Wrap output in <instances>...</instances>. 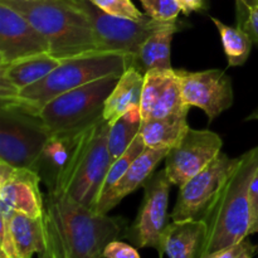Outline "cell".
<instances>
[{
  "label": "cell",
  "mask_w": 258,
  "mask_h": 258,
  "mask_svg": "<svg viewBox=\"0 0 258 258\" xmlns=\"http://www.w3.org/2000/svg\"><path fill=\"white\" fill-rule=\"evenodd\" d=\"M207 236L203 219L171 221L161 237V253L169 258H201Z\"/></svg>",
  "instance_id": "18"
},
{
  "label": "cell",
  "mask_w": 258,
  "mask_h": 258,
  "mask_svg": "<svg viewBox=\"0 0 258 258\" xmlns=\"http://www.w3.org/2000/svg\"><path fill=\"white\" fill-rule=\"evenodd\" d=\"M120 77L100 78L57 96L38 116L50 134L81 131L103 117V106Z\"/></svg>",
  "instance_id": "6"
},
{
  "label": "cell",
  "mask_w": 258,
  "mask_h": 258,
  "mask_svg": "<svg viewBox=\"0 0 258 258\" xmlns=\"http://www.w3.org/2000/svg\"><path fill=\"white\" fill-rule=\"evenodd\" d=\"M144 76L140 102L143 121L188 112L190 107L184 102L180 80L174 68L149 71Z\"/></svg>",
  "instance_id": "15"
},
{
  "label": "cell",
  "mask_w": 258,
  "mask_h": 258,
  "mask_svg": "<svg viewBox=\"0 0 258 258\" xmlns=\"http://www.w3.org/2000/svg\"><path fill=\"white\" fill-rule=\"evenodd\" d=\"M258 166V146L237 158L203 219L207 236L202 257L239 243L249 236V186Z\"/></svg>",
  "instance_id": "2"
},
{
  "label": "cell",
  "mask_w": 258,
  "mask_h": 258,
  "mask_svg": "<svg viewBox=\"0 0 258 258\" xmlns=\"http://www.w3.org/2000/svg\"><path fill=\"white\" fill-rule=\"evenodd\" d=\"M257 251V247L252 244L248 239H243L239 243L233 244L231 247L217 251L214 253L207 254L201 258H253Z\"/></svg>",
  "instance_id": "30"
},
{
  "label": "cell",
  "mask_w": 258,
  "mask_h": 258,
  "mask_svg": "<svg viewBox=\"0 0 258 258\" xmlns=\"http://www.w3.org/2000/svg\"><path fill=\"white\" fill-rule=\"evenodd\" d=\"M40 181L37 171L0 161V213L20 212L33 218H43L45 197L40 190Z\"/></svg>",
  "instance_id": "13"
},
{
  "label": "cell",
  "mask_w": 258,
  "mask_h": 258,
  "mask_svg": "<svg viewBox=\"0 0 258 258\" xmlns=\"http://www.w3.org/2000/svg\"><path fill=\"white\" fill-rule=\"evenodd\" d=\"M248 2H251V0H236L237 9H239V8H243Z\"/></svg>",
  "instance_id": "35"
},
{
  "label": "cell",
  "mask_w": 258,
  "mask_h": 258,
  "mask_svg": "<svg viewBox=\"0 0 258 258\" xmlns=\"http://www.w3.org/2000/svg\"><path fill=\"white\" fill-rule=\"evenodd\" d=\"M93 5L107 14L127 19L141 20L146 14H143L131 0H90Z\"/></svg>",
  "instance_id": "28"
},
{
  "label": "cell",
  "mask_w": 258,
  "mask_h": 258,
  "mask_svg": "<svg viewBox=\"0 0 258 258\" xmlns=\"http://www.w3.org/2000/svg\"><path fill=\"white\" fill-rule=\"evenodd\" d=\"M145 76L130 66L118 78L103 106V118L112 123L122 115L140 107Z\"/></svg>",
  "instance_id": "20"
},
{
  "label": "cell",
  "mask_w": 258,
  "mask_h": 258,
  "mask_svg": "<svg viewBox=\"0 0 258 258\" xmlns=\"http://www.w3.org/2000/svg\"><path fill=\"white\" fill-rule=\"evenodd\" d=\"M110 122L101 117L86 127L77 150L54 190L66 194L77 203L95 209L103 180L112 164L108 149Z\"/></svg>",
  "instance_id": "5"
},
{
  "label": "cell",
  "mask_w": 258,
  "mask_h": 258,
  "mask_svg": "<svg viewBox=\"0 0 258 258\" xmlns=\"http://www.w3.org/2000/svg\"><path fill=\"white\" fill-rule=\"evenodd\" d=\"M237 23L252 42L258 44V0H251L243 8L237 9Z\"/></svg>",
  "instance_id": "29"
},
{
  "label": "cell",
  "mask_w": 258,
  "mask_h": 258,
  "mask_svg": "<svg viewBox=\"0 0 258 258\" xmlns=\"http://www.w3.org/2000/svg\"><path fill=\"white\" fill-rule=\"evenodd\" d=\"M169 150L170 149L168 148H145V150L134 160L125 175L111 189L110 193L96 204L93 211L101 214H107L112 211L122 199L145 184V181L153 175L159 163L165 160Z\"/></svg>",
  "instance_id": "16"
},
{
  "label": "cell",
  "mask_w": 258,
  "mask_h": 258,
  "mask_svg": "<svg viewBox=\"0 0 258 258\" xmlns=\"http://www.w3.org/2000/svg\"><path fill=\"white\" fill-rule=\"evenodd\" d=\"M141 123H143V117H141L140 107L128 111L110 123L107 141L112 160L122 155L138 138L140 134Z\"/></svg>",
  "instance_id": "25"
},
{
  "label": "cell",
  "mask_w": 258,
  "mask_h": 258,
  "mask_svg": "<svg viewBox=\"0 0 258 258\" xmlns=\"http://www.w3.org/2000/svg\"><path fill=\"white\" fill-rule=\"evenodd\" d=\"M181 86L183 100L188 107H198L209 121L233 105V86L231 77L222 70L189 72L175 70Z\"/></svg>",
  "instance_id": "12"
},
{
  "label": "cell",
  "mask_w": 258,
  "mask_h": 258,
  "mask_svg": "<svg viewBox=\"0 0 258 258\" xmlns=\"http://www.w3.org/2000/svg\"><path fill=\"white\" fill-rule=\"evenodd\" d=\"M24 15L59 59L101 52L87 15L72 0H0Z\"/></svg>",
  "instance_id": "3"
},
{
  "label": "cell",
  "mask_w": 258,
  "mask_h": 258,
  "mask_svg": "<svg viewBox=\"0 0 258 258\" xmlns=\"http://www.w3.org/2000/svg\"><path fill=\"white\" fill-rule=\"evenodd\" d=\"M83 130L50 134L38 159L35 171L40 175L48 191L54 190L58 181L71 164Z\"/></svg>",
  "instance_id": "17"
},
{
  "label": "cell",
  "mask_w": 258,
  "mask_h": 258,
  "mask_svg": "<svg viewBox=\"0 0 258 258\" xmlns=\"http://www.w3.org/2000/svg\"><path fill=\"white\" fill-rule=\"evenodd\" d=\"M171 181L165 169L153 174L144 184L140 211L128 229L127 238L139 248L156 249L161 253V237L168 226V206Z\"/></svg>",
  "instance_id": "9"
},
{
  "label": "cell",
  "mask_w": 258,
  "mask_h": 258,
  "mask_svg": "<svg viewBox=\"0 0 258 258\" xmlns=\"http://www.w3.org/2000/svg\"><path fill=\"white\" fill-rule=\"evenodd\" d=\"M49 133L38 115L0 107V161L35 171Z\"/></svg>",
  "instance_id": "7"
},
{
  "label": "cell",
  "mask_w": 258,
  "mask_h": 258,
  "mask_svg": "<svg viewBox=\"0 0 258 258\" xmlns=\"http://www.w3.org/2000/svg\"><path fill=\"white\" fill-rule=\"evenodd\" d=\"M247 120H258V107L247 117Z\"/></svg>",
  "instance_id": "36"
},
{
  "label": "cell",
  "mask_w": 258,
  "mask_h": 258,
  "mask_svg": "<svg viewBox=\"0 0 258 258\" xmlns=\"http://www.w3.org/2000/svg\"><path fill=\"white\" fill-rule=\"evenodd\" d=\"M222 146L223 141L218 134L189 127L165 158V170L171 184L180 186L203 170L222 153Z\"/></svg>",
  "instance_id": "11"
},
{
  "label": "cell",
  "mask_w": 258,
  "mask_h": 258,
  "mask_svg": "<svg viewBox=\"0 0 258 258\" xmlns=\"http://www.w3.org/2000/svg\"><path fill=\"white\" fill-rule=\"evenodd\" d=\"M145 143H144L143 138H141V135L139 134V136L134 140V143L128 146L127 150H126L122 155H120L117 159H115V160L112 161V164H111L110 169H108L107 174H106L105 176V180H103L102 188H101L100 196H98L97 199V203L110 193L111 189H112L113 186L118 183V180L125 175V173L127 171V169L130 168L131 164L134 163V160L145 150Z\"/></svg>",
  "instance_id": "26"
},
{
  "label": "cell",
  "mask_w": 258,
  "mask_h": 258,
  "mask_svg": "<svg viewBox=\"0 0 258 258\" xmlns=\"http://www.w3.org/2000/svg\"><path fill=\"white\" fill-rule=\"evenodd\" d=\"M186 115L188 112H181L143 121L140 135L146 148L171 149L175 146L189 128Z\"/></svg>",
  "instance_id": "23"
},
{
  "label": "cell",
  "mask_w": 258,
  "mask_h": 258,
  "mask_svg": "<svg viewBox=\"0 0 258 258\" xmlns=\"http://www.w3.org/2000/svg\"><path fill=\"white\" fill-rule=\"evenodd\" d=\"M236 161L237 158L231 159L221 153L203 170L181 184L170 214L171 221L203 218Z\"/></svg>",
  "instance_id": "10"
},
{
  "label": "cell",
  "mask_w": 258,
  "mask_h": 258,
  "mask_svg": "<svg viewBox=\"0 0 258 258\" xmlns=\"http://www.w3.org/2000/svg\"><path fill=\"white\" fill-rule=\"evenodd\" d=\"M2 217L9 223L20 258H32L35 253H42L44 249L43 218H33L20 212L2 214Z\"/></svg>",
  "instance_id": "22"
},
{
  "label": "cell",
  "mask_w": 258,
  "mask_h": 258,
  "mask_svg": "<svg viewBox=\"0 0 258 258\" xmlns=\"http://www.w3.org/2000/svg\"><path fill=\"white\" fill-rule=\"evenodd\" d=\"M90 20L101 52L123 53L133 57L144 40L153 33L176 22H159L149 15L141 20L107 14L90 0H72Z\"/></svg>",
  "instance_id": "8"
},
{
  "label": "cell",
  "mask_w": 258,
  "mask_h": 258,
  "mask_svg": "<svg viewBox=\"0 0 258 258\" xmlns=\"http://www.w3.org/2000/svg\"><path fill=\"white\" fill-rule=\"evenodd\" d=\"M146 15L159 22H174L181 12L176 0H140Z\"/></svg>",
  "instance_id": "27"
},
{
  "label": "cell",
  "mask_w": 258,
  "mask_h": 258,
  "mask_svg": "<svg viewBox=\"0 0 258 258\" xmlns=\"http://www.w3.org/2000/svg\"><path fill=\"white\" fill-rule=\"evenodd\" d=\"M44 249L38 258H105L108 243L125 231L121 218L101 214L66 194L45 196Z\"/></svg>",
  "instance_id": "1"
},
{
  "label": "cell",
  "mask_w": 258,
  "mask_h": 258,
  "mask_svg": "<svg viewBox=\"0 0 258 258\" xmlns=\"http://www.w3.org/2000/svg\"><path fill=\"white\" fill-rule=\"evenodd\" d=\"M130 58L123 53L98 52L63 59L49 75L25 87L18 93L17 98L0 107L20 108L38 115L43 106L57 96L108 76L121 77L131 66Z\"/></svg>",
  "instance_id": "4"
},
{
  "label": "cell",
  "mask_w": 258,
  "mask_h": 258,
  "mask_svg": "<svg viewBox=\"0 0 258 258\" xmlns=\"http://www.w3.org/2000/svg\"><path fill=\"white\" fill-rule=\"evenodd\" d=\"M211 20L216 25L223 45L224 54L227 57L229 67L243 66L249 57L252 49V39L241 27L227 25L222 20L211 17Z\"/></svg>",
  "instance_id": "24"
},
{
  "label": "cell",
  "mask_w": 258,
  "mask_h": 258,
  "mask_svg": "<svg viewBox=\"0 0 258 258\" xmlns=\"http://www.w3.org/2000/svg\"><path fill=\"white\" fill-rule=\"evenodd\" d=\"M27 2H38V0H27Z\"/></svg>",
  "instance_id": "37"
},
{
  "label": "cell",
  "mask_w": 258,
  "mask_h": 258,
  "mask_svg": "<svg viewBox=\"0 0 258 258\" xmlns=\"http://www.w3.org/2000/svg\"><path fill=\"white\" fill-rule=\"evenodd\" d=\"M103 254H105V258H141L139 252L133 246L118 239L108 243Z\"/></svg>",
  "instance_id": "32"
},
{
  "label": "cell",
  "mask_w": 258,
  "mask_h": 258,
  "mask_svg": "<svg viewBox=\"0 0 258 258\" xmlns=\"http://www.w3.org/2000/svg\"><path fill=\"white\" fill-rule=\"evenodd\" d=\"M180 7L181 13L185 15L207 9V0H176Z\"/></svg>",
  "instance_id": "34"
},
{
  "label": "cell",
  "mask_w": 258,
  "mask_h": 258,
  "mask_svg": "<svg viewBox=\"0 0 258 258\" xmlns=\"http://www.w3.org/2000/svg\"><path fill=\"white\" fill-rule=\"evenodd\" d=\"M181 24L176 22L153 33L144 40L138 52L131 57V66L145 75L154 70H171V42Z\"/></svg>",
  "instance_id": "19"
},
{
  "label": "cell",
  "mask_w": 258,
  "mask_h": 258,
  "mask_svg": "<svg viewBox=\"0 0 258 258\" xmlns=\"http://www.w3.org/2000/svg\"><path fill=\"white\" fill-rule=\"evenodd\" d=\"M62 60L50 53L20 58L8 64H0V80L12 85L20 92L49 75Z\"/></svg>",
  "instance_id": "21"
},
{
  "label": "cell",
  "mask_w": 258,
  "mask_h": 258,
  "mask_svg": "<svg viewBox=\"0 0 258 258\" xmlns=\"http://www.w3.org/2000/svg\"><path fill=\"white\" fill-rule=\"evenodd\" d=\"M249 201H251V228L249 234L258 233V166L252 178L249 186Z\"/></svg>",
  "instance_id": "33"
},
{
  "label": "cell",
  "mask_w": 258,
  "mask_h": 258,
  "mask_svg": "<svg viewBox=\"0 0 258 258\" xmlns=\"http://www.w3.org/2000/svg\"><path fill=\"white\" fill-rule=\"evenodd\" d=\"M50 53L48 40L24 17L0 2V64Z\"/></svg>",
  "instance_id": "14"
},
{
  "label": "cell",
  "mask_w": 258,
  "mask_h": 258,
  "mask_svg": "<svg viewBox=\"0 0 258 258\" xmlns=\"http://www.w3.org/2000/svg\"><path fill=\"white\" fill-rule=\"evenodd\" d=\"M0 258H20L15 247L9 223L2 217V229H0Z\"/></svg>",
  "instance_id": "31"
}]
</instances>
